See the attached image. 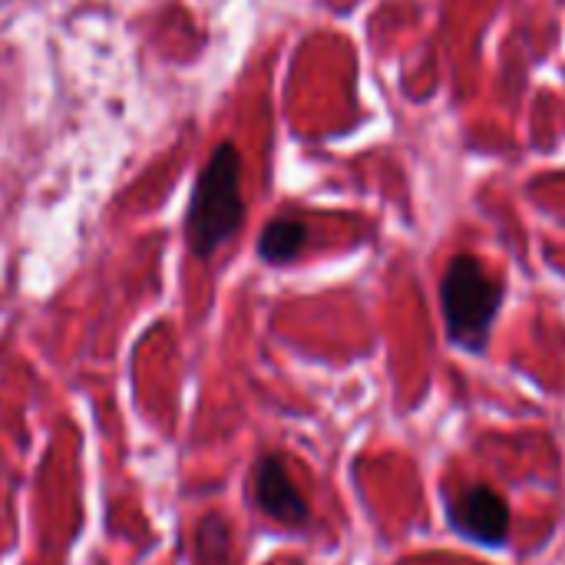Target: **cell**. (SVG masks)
<instances>
[{
	"label": "cell",
	"instance_id": "obj_1",
	"mask_svg": "<svg viewBox=\"0 0 565 565\" xmlns=\"http://www.w3.org/2000/svg\"><path fill=\"white\" fill-rule=\"evenodd\" d=\"M245 225V192H242V152L235 142H218L202 162L189 209H185V245L195 258L218 255Z\"/></svg>",
	"mask_w": 565,
	"mask_h": 565
},
{
	"label": "cell",
	"instance_id": "obj_2",
	"mask_svg": "<svg viewBox=\"0 0 565 565\" xmlns=\"http://www.w3.org/2000/svg\"><path fill=\"white\" fill-rule=\"evenodd\" d=\"M440 301L450 341L467 351H483L503 305V285L483 268L477 255H457L447 265Z\"/></svg>",
	"mask_w": 565,
	"mask_h": 565
},
{
	"label": "cell",
	"instance_id": "obj_3",
	"mask_svg": "<svg viewBox=\"0 0 565 565\" xmlns=\"http://www.w3.org/2000/svg\"><path fill=\"white\" fill-rule=\"evenodd\" d=\"M255 500L268 513V520H275L278 526L298 530V526H305L311 520L308 500L291 483L288 467H285V460L278 454L258 460V470H255Z\"/></svg>",
	"mask_w": 565,
	"mask_h": 565
},
{
	"label": "cell",
	"instance_id": "obj_4",
	"mask_svg": "<svg viewBox=\"0 0 565 565\" xmlns=\"http://www.w3.org/2000/svg\"><path fill=\"white\" fill-rule=\"evenodd\" d=\"M454 523L473 543L500 546L510 536V507L493 487H470L454 507Z\"/></svg>",
	"mask_w": 565,
	"mask_h": 565
},
{
	"label": "cell",
	"instance_id": "obj_5",
	"mask_svg": "<svg viewBox=\"0 0 565 565\" xmlns=\"http://www.w3.org/2000/svg\"><path fill=\"white\" fill-rule=\"evenodd\" d=\"M305 245H308V225L295 215H278L258 235V258L265 265L281 268L291 265L305 252Z\"/></svg>",
	"mask_w": 565,
	"mask_h": 565
},
{
	"label": "cell",
	"instance_id": "obj_6",
	"mask_svg": "<svg viewBox=\"0 0 565 565\" xmlns=\"http://www.w3.org/2000/svg\"><path fill=\"white\" fill-rule=\"evenodd\" d=\"M195 553L202 565H232V533L222 516H205L195 533Z\"/></svg>",
	"mask_w": 565,
	"mask_h": 565
}]
</instances>
